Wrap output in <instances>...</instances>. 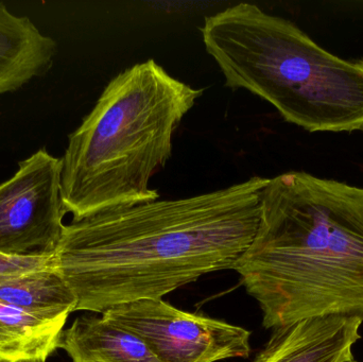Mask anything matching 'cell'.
<instances>
[{
  "mask_svg": "<svg viewBox=\"0 0 363 362\" xmlns=\"http://www.w3.org/2000/svg\"><path fill=\"white\" fill-rule=\"evenodd\" d=\"M354 362H356V361H354Z\"/></svg>",
  "mask_w": 363,
  "mask_h": 362,
  "instance_id": "obj_13",
  "label": "cell"
},
{
  "mask_svg": "<svg viewBox=\"0 0 363 362\" xmlns=\"http://www.w3.org/2000/svg\"><path fill=\"white\" fill-rule=\"evenodd\" d=\"M62 159L40 149L0 184V254L55 255L63 235Z\"/></svg>",
  "mask_w": 363,
  "mask_h": 362,
  "instance_id": "obj_6",
  "label": "cell"
},
{
  "mask_svg": "<svg viewBox=\"0 0 363 362\" xmlns=\"http://www.w3.org/2000/svg\"><path fill=\"white\" fill-rule=\"evenodd\" d=\"M203 91L152 59L114 77L62 157V200L72 221L160 200L151 179L172 157L174 133Z\"/></svg>",
  "mask_w": 363,
  "mask_h": 362,
  "instance_id": "obj_3",
  "label": "cell"
},
{
  "mask_svg": "<svg viewBox=\"0 0 363 362\" xmlns=\"http://www.w3.org/2000/svg\"><path fill=\"white\" fill-rule=\"evenodd\" d=\"M101 315L138 336L162 362H217L251 353L247 329L184 312L163 299L121 304Z\"/></svg>",
  "mask_w": 363,
  "mask_h": 362,
  "instance_id": "obj_5",
  "label": "cell"
},
{
  "mask_svg": "<svg viewBox=\"0 0 363 362\" xmlns=\"http://www.w3.org/2000/svg\"><path fill=\"white\" fill-rule=\"evenodd\" d=\"M200 31L228 89L258 96L308 132L363 131V60L341 59L247 2L205 17Z\"/></svg>",
  "mask_w": 363,
  "mask_h": 362,
  "instance_id": "obj_4",
  "label": "cell"
},
{
  "mask_svg": "<svg viewBox=\"0 0 363 362\" xmlns=\"http://www.w3.org/2000/svg\"><path fill=\"white\" fill-rule=\"evenodd\" d=\"M0 302L47 320H67L78 300L55 265L0 280Z\"/></svg>",
  "mask_w": 363,
  "mask_h": 362,
  "instance_id": "obj_10",
  "label": "cell"
},
{
  "mask_svg": "<svg viewBox=\"0 0 363 362\" xmlns=\"http://www.w3.org/2000/svg\"><path fill=\"white\" fill-rule=\"evenodd\" d=\"M233 270L266 329L363 317V187L301 171L269 179L257 232Z\"/></svg>",
  "mask_w": 363,
  "mask_h": 362,
  "instance_id": "obj_2",
  "label": "cell"
},
{
  "mask_svg": "<svg viewBox=\"0 0 363 362\" xmlns=\"http://www.w3.org/2000/svg\"><path fill=\"white\" fill-rule=\"evenodd\" d=\"M55 265L53 255L6 256L0 254V280L29 273Z\"/></svg>",
  "mask_w": 363,
  "mask_h": 362,
  "instance_id": "obj_12",
  "label": "cell"
},
{
  "mask_svg": "<svg viewBox=\"0 0 363 362\" xmlns=\"http://www.w3.org/2000/svg\"><path fill=\"white\" fill-rule=\"evenodd\" d=\"M268 182L253 176L65 225L53 259L76 295V312L101 315L121 304L163 299L205 274L233 269L257 232Z\"/></svg>",
  "mask_w": 363,
  "mask_h": 362,
  "instance_id": "obj_1",
  "label": "cell"
},
{
  "mask_svg": "<svg viewBox=\"0 0 363 362\" xmlns=\"http://www.w3.org/2000/svg\"><path fill=\"white\" fill-rule=\"evenodd\" d=\"M67 320H47L0 302V362H46Z\"/></svg>",
  "mask_w": 363,
  "mask_h": 362,
  "instance_id": "obj_11",
  "label": "cell"
},
{
  "mask_svg": "<svg viewBox=\"0 0 363 362\" xmlns=\"http://www.w3.org/2000/svg\"><path fill=\"white\" fill-rule=\"evenodd\" d=\"M57 43L26 16H17L0 2V95L44 76L53 64Z\"/></svg>",
  "mask_w": 363,
  "mask_h": 362,
  "instance_id": "obj_8",
  "label": "cell"
},
{
  "mask_svg": "<svg viewBox=\"0 0 363 362\" xmlns=\"http://www.w3.org/2000/svg\"><path fill=\"white\" fill-rule=\"evenodd\" d=\"M362 323V316H328L277 327L251 362H354Z\"/></svg>",
  "mask_w": 363,
  "mask_h": 362,
  "instance_id": "obj_7",
  "label": "cell"
},
{
  "mask_svg": "<svg viewBox=\"0 0 363 362\" xmlns=\"http://www.w3.org/2000/svg\"><path fill=\"white\" fill-rule=\"evenodd\" d=\"M60 349L72 362H162L138 336L102 315L76 319L62 332Z\"/></svg>",
  "mask_w": 363,
  "mask_h": 362,
  "instance_id": "obj_9",
  "label": "cell"
}]
</instances>
